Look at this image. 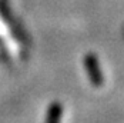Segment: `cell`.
<instances>
[{
  "label": "cell",
  "instance_id": "obj_2",
  "mask_svg": "<svg viewBox=\"0 0 124 123\" xmlns=\"http://www.w3.org/2000/svg\"><path fill=\"white\" fill-rule=\"evenodd\" d=\"M62 105L59 102H53L49 107V112H47V119H46V123H60V119H62Z\"/></svg>",
  "mask_w": 124,
  "mask_h": 123
},
{
  "label": "cell",
  "instance_id": "obj_1",
  "mask_svg": "<svg viewBox=\"0 0 124 123\" xmlns=\"http://www.w3.org/2000/svg\"><path fill=\"white\" fill-rule=\"evenodd\" d=\"M84 67H86V72L90 77V82L91 85L96 87L103 86L104 83V77H103V73L100 70V64L97 57L93 54V53H88L84 56Z\"/></svg>",
  "mask_w": 124,
  "mask_h": 123
}]
</instances>
